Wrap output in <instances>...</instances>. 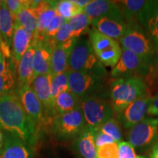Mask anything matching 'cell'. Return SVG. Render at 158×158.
<instances>
[{
	"mask_svg": "<svg viewBox=\"0 0 158 158\" xmlns=\"http://www.w3.org/2000/svg\"><path fill=\"white\" fill-rule=\"evenodd\" d=\"M13 32H14V20L10 13L6 2H2L0 8V36L4 43L10 48L12 46Z\"/></svg>",
	"mask_w": 158,
	"mask_h": 158,
	"instance_id": "cell-22",
	"label": "cell"
},
{
	"mask_svg": "<svg viewBox=\"0 0 158 158\" xmlns=\"http://www.w3.org/2000/svg\"><path fill=\"white\" fill-rule=\"evenodd\" d=\"M84 12L89 19L91 24L102 17L124 16L116 2L108 0L91 1Z\"/></svg>",
	"mask_w": 158,
	"mask_h": 158,
	"instance_id": "cell-18",
	"label": "cell"
},
{
	"mask_svg": "<svg viewBox=\"0 0 158 158\" xmlns=\"http://www.w3.org/2000/svg\"><path fill=\"white\" fill-rule=\"evenodd\" d=\"M97 130L105 133L106 135L110 136L117 143L122 141V133L121 125L116 120V118L114 117L110 118L109 120H108L107 122L102 124Z\"/></svg>",
	"mask_w": 158,
	"mask_h": 158,
	"instance_id": "cell-31",
	"label": "cell"
},
{
	"mask_svg": "<svg viewBox=\"0 0 158 158\" xmlns=\"http://www.w3.org/2000/svg\"><path fill=\"white\" fill-rule=\"evenodd\" d=\"M14 84V78L11 70L5 73L0 75V97L7 92H11L10 89Z\"/></svg>",
	"mask_w": 158,
	"mask_h": 158,
	"instance_id": "cell-36",
	"label": "cell"
},
{
	"mask_svg": "<svg viewBox=\"0 0 158 158\" xmlns=\"http://www.w3.org/2000/svg\"><path fill=\"white\" fill-rule=\"evenodd\" d=\"M52 75H39L35 76L31 88L43 105V110L47 114H54V106L51 100V86Z\"/></svg>",
	"mask_w": 158,
	"mask_h": 158,
	"instance_id": "cell-19",
	"label": "cell"
},
{
	"mask_svg": "<svg viewBox=\"0 0 158 158\" xmlns=\"http://www.w3.org/2000/svg\"><path fill=\"white\" fill-rule=\"evenodd\" d=\"M138 23L158 51V1H147L138 17Z\"/></svg>",
	"mask_w": 158,
	"mask_h": 158,
	"instance_id": "cell-13",
	"label": "cell"
},
{
	"mask_svg": "<svg viewBox=\"0 0 158 158\" xmlns=\"http://www.w3.org/2000/svg\"><path fill=\"white\" fill-rule=\"evenodd\" d=\"M151 98L147 93L136 99L121 113L116 114V120L124 129L130 130L141 122L147 114Z\"/></svg>",
	"mask_w": 158,
	"mask_h": 158,
	"instance_id": "cell-11",
	"label": "cell"
},
{
	"mask_svg": "<svg viewBox=\"0 0 158 158\" xmlns=\"http://www.w3.org/2000/svg\"><path fill=\"white\" fill-rule=\"evenodd\" d=\"M34 34L14 23V32L12 41V53L15 62L19 64L23 55L26 54L33 40Z\"/></svg>",
	"mask_w": 158,
	"mask_h": 158,
	"instance_id": "cell-21",
	"label": "cell"
},
{
	"mask_svg": "<svg viewBox=\"0 0 158 158\" xmlns=\"http://www.w3.org/2000/svg\"><path fill=\"white\" fill-rule=\"evenodd\" d=\"M10 70V69L5 61V57L3 56L2 53L0 50V75L5 73H7Z\"/></svg>",
	"mask_w": 158,
	"mask_h": 158,
	"instance_id": "cell-40",
	"label": "cell"
},
{
	"mask_svg": "<svg viewBox=\"0 0 158 158\" xmlns=\"http://www.w3.org/2000/svg\"><path fill=\"white\" fill-rule=\"evenodd\" d=\"M79 108H81L80 100L76 94L69 89L61 93L56 98L54 106V114L56 116L68 113Z\"/></svg>",
	"mask_w": 158,
	"mask_h": 158,
	"instance_id": "cell-23",
	"label": "cell"
},
{
	"mask_svg": "<svg viewBox=\"0 0 158 158\" xmlns=\"http://www.w3.org/2000/svg\"><path fill=\"white\" fill-rule=\"evenodd\" d=\"M96 129L86 125L83 131L74 140L72 149L78 158H97L94 142Z\"/></svg>",
	"mask_w": 158,
	"mask_h": 158,
	"instance_id": "cell-17",
	"label": "cell"
},
{
	"mask_svg": "<svg viewBox=\"0 0 158 158\" xmlns=\"http://www.w3.org/2000/svg\"><path fill=\"white\" fill-rule=\"evenodd\" d=\"M128 142L134 149L143 152L158 142V118L146 117L128 130Z\"/></svg>",
	"mask_w": 158,
	"mask_h": 158,
	"instance_id": "cell-8",
	"label": "cell"
},
{
	"mask_svg": "<svg viewBox=\"0 0 158 158\" xmlns=\"http://www.w3.org/2000/svg\"><path fill=\"white\" fill-rule=\"evenodd\" d=\"M5 2L14 21L16 19L20 12L23 9L31 7L32 3V2L28 0H7Z\"/></svg>",
	"mask_w": 158,
	"mask_h": 158,
	"instance_id": "cell-33",
	"label": "cell"
},
{
	"mask_svg": "<svg viewBox=\"0 0 158 158\" xmlns=\"http://www.w3.org/2000/svg\"><path fill=\"white\" fill-rule=\"evenodd\" d=\"M86 125L98 129L110 118L114 117V112L110 100L99 96L87 97L80 100Z\"/></svg>",
	"mask_w": 158,
	"mask_h": 158,
	"instance_id": "cell-6",
	"label": "cell"
},
{
	"mask_svg": "<svg viewBox=\"0 0 158 158\" xmlns=\"http://www.w3.org/2000/svg\"><path fill=\"white\" fill-rule=\"evenodd\" d=\"M14 23L21 26L35 35L38 27V15L34 8L29 7L23 9L18 15Z\"/></svg>",
	"mask_w": 158,
	"mask_h": 158,
	"instance_id": "cell-27",
	"label": "cell"
},
{
	"mask_svg": "<svg viewBox=\"0 0 158 158\" xmlns=\"http://www.w3.org/2000/svg\"><path fill=\"white\" fill-rule=\"evenodd\" d=\"M69 89L81 99L92 96L107 98L106 78L86 73L68 70Z\"/></svg>",
	"mask_w": 158,
	"mask_h": 158,
	"instance_id": "cell-5",
	"label": "cell"
},
{
	"mask_svg": "<svg viewBox=\"0 0 158 158\" xmlns=\"http://www.w3.org/2000/svg\"><path fill=\"white\" fill-rule=\"evenodd\" d=\"M85 127L86 122L81 108L55 116L52 120L53 133L61 141H74Z\"/></svg>",
	"mask_w": 158,
	"mask_h": 158,
	"instance_id": "cell-7",
	"label": "cell"
},
{
	"mask_svg": "<svg viewBox=\"0 0 158 158\" xmlns=\"http://www.w3.org/2000/svg\"><path fill=\"white\" fill-rule=\"evenodd\" d=\"M55 10H56L57 15H60L66 21H68L75 15L84 12V10L75 5L72 0L57 1Z\"/></svg>",
	"mask_w": 158,
	"mask_h": 158,
	"instance_id": "cell-29",
	"label": "cell"
},
{
	"mask_svg": "<svg viewBox=\"0 0 158 158\" xmlns=\"http://www.w3.org/2000/svg\"><path fill=\"white\" fill-rule=\"evenodd\" d=\"M94 142H95V146L97 149L102 146L106 145V144L111 143L114 142H116L112 138L108 136L106 134L99 131L98 130L96 129L95 135H94Z\"/></svg>",
	"mask_w": 158,
	"mask_h": 158,
	"instance_id": "cell-38",
	"label": "cell"
},
{
	"mask_svg": "<svg viewBox=\"0 0 158 158\" xmlns=\"http://www.w3.org/2000/svg\"><path fill=\"white\" fill-rule=\"evenodd\" d=\"M31 44L34 45V74H51V58L54 43L53 40H46L42 37L33 39Z\"/></svg>",
	"mask_w": 158,
	"mask_h": 158,
	"instance_id": "cell-12",
	"label": "cell"
},
{
	"mask_svg": "<svg viewBox=\"0 0 158 158\" xmlns=\"http://www.w3.org/2000/svg\"><path fill=\"white\" fill-rule=\"evenodd\" d=\"M0 128L32 146L35 134L26 114L20 97L7 92L0 97Z\"/></svg>",
	"mask_w": 158,
	"mask_h": 158,
	"instance_id": "cell-1",
	"label": "cell"
},
{
	"mask_svg": "<svg viewBox=\"0 0 158 158\" xmlns=\"http://www.w3.org/2000/svg\"><path fill=\"white\" fill-rule=\"evenodd\" d=\"M19 94L31 129L36 135L37 126L43 119L44 112L43 105L35 93L31 86Z\"/></svg>",
	"mask_w": 158,
	"mask_h": 158,
	"instance_id": "cell-15",
	"label": "cell"
},
{
	"mask_svg": "<svg viewBox=\"0 0 158 158\" xmlns=\"http://www.w3.org/2000/svg\"><path fill=\"white\" fill-rule=\"evenodd\" d=\"M70 53L59 45H54L51 58V75L64 73L69 70L68 58Z\"/></svg>",
	"mask_w": 158,
	"mask_h": 158,
	"instance_id": "cell-24",
	"label": "cell"
},
{
	"mask_svg": "<svg viewBox=\"0 0 158 158\" xmlns=\"http://www.w3.org/2000/svg\"><path fill=\"white\" fill-rule=\"evenodd\" d=\"M34 54V45L31 44L29 49L19 63L18 76H19V93L30 87L33 79L35 78L34 62H33Z\"/></svg>",
	"mask_w": 158,
	"mask_h": 158,
	"instance_id": "cell-20",
	"label": "cell"
},
{
	"mask_svg": "<svg viewBox=\"0 0 158 158\" xmlns=\"http://www.w3.org/2000/svg\"><path fill=\"white\" fill-rule=\"evenodd\" d=\"M101 34L119 42L127 29L124 16L102 17L92 23Z\"/></svg>",
	"mask_w": 158,
	"mask_h": 158,
	"instance_id": "cell-16",
	"label": "cell"
},
{
	"mask_svg": "<svg viewBox=\"0 0 158 158\" xmlns=\"http://www.w3.org/2000/svg\"><path fill=\"white\" fill-rule=\"evenodd\" d=\"M69 89H69L68 84V71H66L64 73H62L55 75V76H52V78H51V93L53 106H54V102L57 97L61 93L66 92V91Z\"/></svg>",
	"mask_w": 158,
	"mask_h": 158,
	"instance_id": "cell-28",
	"label": "cell"
},
{
	"mask_svg": "<svg viewBox=\"0 0 158 158\" xmlns=\"http://www.w3.org/2000/svg\"><path fill=\"white\" fill-rule=\"evenodd\" d=\"M2 1H0V8H1V5H2Z\"/></svg>",
	"mask_w": 158,
	"mask_h": 158,
	"instance_id": "cell-45",
	"label": "cell"
},
{
	"mask_svg": "<svg viewBox=\"0 0 158 158\" xmlns=\"http://www.w3.org/2000/svg\"><path fill=\"white\" fill-rule=\"evenodd\" d=\"M69 70L92 73L106 78L107 72L104 65L94 54L89 40L78 38L68 58Z\"/></svg>",
	"mask_w": 158,
	"mask_h": 158,
	"instance_id": "cell-4",
	"label": "cell"
},
{
	"mask_svg": "<svg viewBox=\"0 0 158 158\" xmlns=\"http://www.w3.org/2000/svg\"><path fill=\"white\" fill-rule=\"evenodd\" d=\"M57 15L55 7H50L47 9L43 13H41L38 17V27L36 33L33 36V38L41 36L43 34L45 29L48 27L53 19Z\"/></svg>",
	"mask_w": 158,
	"mask_h": 158,
	"instance_id": "cell-32",
	"label": "cell"
},
{
	"mask_svg": "<svg viewBox=\"0 0 158 158\" xmlns=\"http://www.w3.org/2000/svg\"><path fill=\"white\" fill-rule=\"evenodd\" d=\"M147 115L152 116H158V94L151 98Z\"/></svg>",
	"mask_w": 158,
	"mask_h": 158,
	"instance_id": "cell-39",
	"label": "cell"
},
{
	"mask_svg": "<svg viewBox=\"0 0 158 158\" xmlns=\"http://www.w3.org/2000/svg\"><path fill=\"white\" fill-rule=\"evenodd\" d=\"M52 40L55 45L62 47L64 50L68 51L70 54L78 39L74 37L72 27L69 24L68 21H66Z\"/></svg>",
	"mask_w": 158,
	"mask_h": 158,
	"instance_id": "cell-26",
	"label": "cell"
},
{
	"mask_svg": "<svg viewBox=\"0 0 158 158\" xmlns=\"http://www.w3.org/2000/svg\"><path fill=\"white\" fill-rule=\"evenodd\" d=\"M34 152L29 145L21 138L7 133L0 143V158H32Z\"/></svg>",
	"mask_w": 158,
	"mask_h": 158,
	"instance_id": "cell-14",
	"label": "cell"
},
{
	"mask_svg": "<svg viewBox=\"0 0 158 158\" xmlns=\"http://www.w3.org/2000/svg\"><path fill=\"white\" fill-rule=\"evenodd\" d=\"M149 68L132 51L122 49L119 60L113 67L110 75L114 78L141 77V75L147 74Z\"/></svg>",
	"mask_w": 158,
	"mask_h": 158,
	"instance_id": "cell-10",
	"label": "cell"
},
{
	"mask_svg": "<svg viewBox=\"0 0 158 158\" xmlns=\"http://www.w3.org/2000/svg\"><path fill=\"white\" fill-rule=\"evenodd\" d=\"M65 21H66V20L61 17L60 15H57L53 19V21H51L48 27H47L43 34L41 36L37 37H42V38L46 40H52ZM35 38H36V37H35Z\"/></svg>",
	"mask_w": 158,
	"mask_h": 158,
	"instance_id": "cell-34",
	"label": "cell"
},
{
	"mask_svg": "<svg viewBox=\"0 0 158 158\" xmlns=\"http://www.w3.org/2000/svg\"><path fill=\"white\" fill-rule=\"evenodd\" d=\"M147 1L143 0H126L116 2L122 12L127 24L138 22V17Z\"/></svg>",
	"mask_w": 158,
	"mask_h": 158,
	"instance_id": "cell-25",
	"label": "cell"
},
{
	"mask_svg": "<svg viewBox=\"0 0 158 158\" xmlns=\"http://www.w3.org/2000/svg\"><path fill=\"white\" fill-rule=\"evenodd\" d=\"M2 133H1V132H0V143H1V142H2Z\"/></svg>",
	"mask_w": 158,
	"mask_h": 158,
	"instance_id": "cell-44",
	"label": "cell"
},
{
	"mask_svg": "<svg viewBox=\"0 0 158 158\" xmlns=\"http://www.w3.org/2000/svg\"><path fill=\"white\" fill-rule=\"evenodd\" d=\"M117 142L106 144L97 149V158H118Z\"/></svg>",
	"mask_w": 158,
	"mask_h": 158,
	"instance_id": "cell-35",
	"label": "cell"
},
{
	"mask_svg": "<svg viewBox=\"0 0 158 158\" xmlns=\"http://www.w3.org/2000/svg\"><path fill=\"white\" fill-rule=\"evenodd\" d=\"M89 34V40L100 62L104 66H115L122 53L119 43L94 29L91 30Z\"/></svg>",
	"mask_w": 158,
	"mask_h": 158,
	"instance_id": "cell-9",
	"label": "cell"
},
{
	"mask_svg": "<svg viewBox=\"0 0 158 158\" xmlns=\"http://www.w3.org/2000/svg\"><path fill=\"white\" fill-rule=\"evenodd\" d=\"M68 22L72 27L74 37L77 39L79 38L84 31L87 30L89 26L91 24L89 19L84 12L71 18Z\"/></svg>",
	"mask_w": 158,
	"mask_h": 158,
	"instance_id": "cell-30",
	"label": "cell"
},
{
	"mask_svg": "<svg viewBox=\"0 0 158 158\" xmlns=\"http://www.w3.org/2000/svg\"><path fill=\"white\" fill-rule=\"evenodd\" d=\"M150 158H158V142L154 146L150 153Z\"/></svg>",
	"mask_w": 158,
	"mask_h": 158,
	"instance_id": "cell-42",
	"label": "cell"
},
{
	"mask_svg": "<svg viewBox=\"0 0 158 158\" xmlns=\"http://www.w3.org/2000/svg\"><path fill=\"white\" fill-rule=\"evenodd\" d=\"M147 94V85L141 77L114 78L110 86V100L115 114H118Z\"/></svg>",
	"mask_w": 158,
	"mask_h": 158,
	"instance_id": "cell-3",
	"label": "cell"
},
{
	"mask_svg": "<svg viewBox=\"0 0 158 158\" xmlns=\"http://www.w3.org/2000/svg\"><path fill=\"white\" fill-rule=\"evenodd\" d=\"M136 158H147V157H144V156H141V155H138V156H137V157H136Z\"/></svg>",
	"mask_w": 158,
	"mask_h": 158,
	"instance_id": "cell-43",
	"label": "cell"
},
{
	"mask_svg": "<svg viewBox=\"0 0 158 158\" xmlns=\"http://www.w3.org/2000/svg\"><path fill=\"white\" fill-rule=\"evenodd\" d=\"M119 44L122 49L132 51L150 68L157 62L158 51L138 22L127 24V29Z\"/></svg>",
	"mask_w": 158,
	"mask_h": 158,
	"instance_id": "cell-2",
	"label": "cell"
},
{
	"mask_svg": "<svg viewBox=\"0 0 158 158\" xmlns=\"http://www.w3.org/2000/svg\"><path fill=\"white\" fill-rule=\"evenodd\" d=\"M72 2L78 7L84 10L85 7L89 4L91 1H89V0H72Z\"/></svg>",
	"mask_w": 158,
	"mask_h": 158,
	"instance_id": "cell-41",
	"label": "cell"
},
{
	"mask_svg": "<svg viewBox=\"0 0 158 158\" xmlns=\"http://www.w3.org/2000/svg\"><path fill=\"white\" fill-rule=\"evenodd\" d=\"M118 158H136L135 149L128 141H120L118 143Z\"/></svg>",
	"mask_w": 158,
	"mask_h": 158,
	"instance_id": "cell-37",
	"label": "cell"
}]
</instances>
